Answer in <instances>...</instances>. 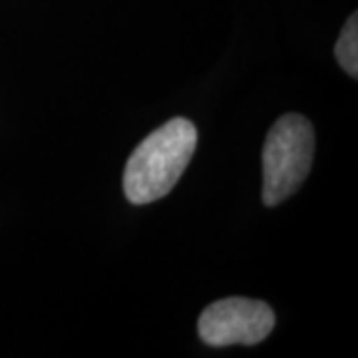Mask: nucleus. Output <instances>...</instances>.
I'll list each match as a JSON object with an SVG mask.
<instances>
[{"label": "nucleus", "mask_w": 358, "mask_h": 358, "mask_svg": "<svg viewBox=\"0 0 358 358\" xmlns=\"http://www.w3.org/2000/svg\"><path fill=\"white\" fill-rule=\"evenodd\" d=\"M197 145V129L185 117H173L152 131L129 155L124 193L129 203L148 205L176 187Z\"/></svg>", "instance_id": "nucleus-1"}, {"label": "nucleus", "mask_w": 358, "mask_h": 358, "mask_svg": "<svg viewBox=\"0 0 358 358\" xmlns=\"http://www.w3.org/2000/svg\"><path fill=\"white\" fill-rule=\"evenodd\" d=\"M336 58L338 64L345 68L352 78L358 76V18L357 13L350 14V18L346 20L345 30L341 34V38L336 42Z\"/></svg>", "instance_id": "nucleus-4"}, {"label": "nucleus", "mask_w": 358, "mask_h": 358, "mask_svg": "<svg viewBox=\"0 0 358 358\" xmlns=\"http://www.w3.org/2000/svg\"><path fill=\"white\" fill-rule=\"evenodd\" d=\"M315 157V129L307 117L287 114L268 129L263 148V201L282 203L307 179Z\"/></svg>", "instance_id": "nucleus-2"}, {"label": "nucleus", "mask_w": 358, "mask_h": 358, "mask_svg": "<svg viewBox=\"0 0 358 358\" xmlns=\"http://www.w3.org/2000/svg\"><path fill=\"white\" fill-rule=\"evenodd\" d=\"M275 327V313L267 303L231 296L205 308L197 322L201 341L211 346L257 345Z\"/></svg>", "instance_id": "nucleus-3"}]
</instances>
